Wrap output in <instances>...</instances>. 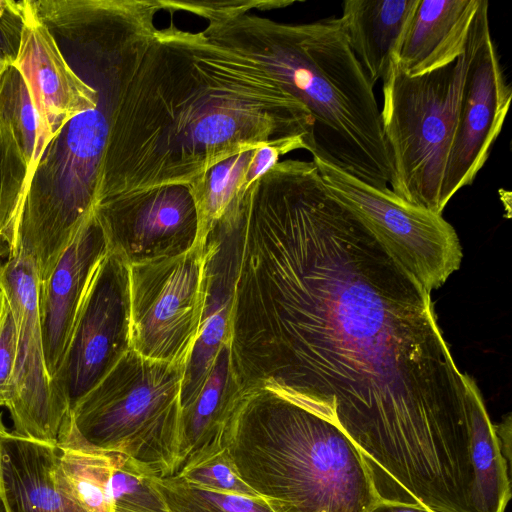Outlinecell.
Segmentation results:
<instances>
[{
  "label": "cell",
  "mask_w": 512,
  "mask_h": 512,
  "mask_svg": "<svg viewBox=\"0 0 512 512\" xmlns=\"http://www.w3.org/2000/svg\"><path fill=\"white\" fill-rule=\"evenodd\" d=\"M255 149L219 162L187 185L199 223V242L205 239L237 192L246 190L244 177Z\"/></svg>",
  "instance_id": "20"
},
{
  "label": "cell",
  "mask_w": 512,
  "mask_h": 512,
  "mask_svg": "<svg viewBox=\"0 0 512 512\" xmlns=\"http://www.w3.org/2000/svg\"><path fill=\"white\" fill-rule=\"evenodd\" d=\"M30 177L16 140L0 122V258H9L15 252L19 220Z\"/></svg>",
  "instance_id": "22"
},
{
  "label": "cell",
  "mask_w": 512,
  "mask_h": 512,
  "mask_svg": "<svg viewBox=\"0 0 512 512\" xmlns=\"http://www.w3.org/2000/svg\"><path fill=\"white\" fill-rule=\"evenodd\" d=\"M131 348L186 364L204 306V244L176 257L129 266Z\"/></svg>",
  "instance_id": "8"
},
{
  "label": "cell",
  "mask_w": 512,
  "mask_h": 512,
  "mask_svg": "<svg viewBox=\"0 0 512 512\" xmlns=\"http://www.w3.org/2000/svg\"><path fill=\"white\" fill-rule=\"evenodd\" d=\"M184 369L129 350L72 410L58 446L115 452L156 477L175 475Z\"/></svg>",
  "instance_id": "5"
},
{
  "label": "cell",
  "mask_w": 512,
  "mask_h": 512,
  "mask_svg": "<svg viewBox=\"0 0 512 512\" xmlns=\"http://www.w3.org/2000/svg\"><path fill=\"white\" fill-rule=\"evenodd\" d=\"M58 447L64 477L85 512H111L113 452Z\"/></svg>",
  "instance_id": "23"
},
{
  "label": "cell",
  "mask_w": 512,
  "mask_h": 512,
  "mask_svg": "<svg viewBox=\"0 0 512 512\" xmlns=\"http://www.w3.org/2000/svg\"><path fill=\"white\" fill-rule=\"evenodd\" d=\"M225 440L240 478L274 512H369L381 501L353 441L272 389L240 393Z\"/></svg>",
  "instance_id": "4"
},
{
  "label": "cell",
  "mask_w": 512,
  "mask_h": 512,
  "mask_svg": "<svg viewBox=\"0 0 512 512\" xmlns=\"http://www.w3.org/2000/svg\"><path fill=\"white\" fill-rule=\"evenodd\" d=\"M225 343L196 397L181 408L179 460L175 475L216 455L226 446V430L241 393Z\"/></svg>",
  "instance_id": "18"
},
{
  "label": "cell",
  "mask_w": 512,
  "mask_h": 512,
  "mask_svg": "<svg viewBox=\"0 0 512 512\" xmlns=\"http://www.w3.org/2000/svg\"><path fill=\"white\" fill-rule=\"evenodd\" d=\"M312 161L329 193L430 292L459 269L460 241L442 213L409 203L390 188L377 189L334 165Z\"/></svg>",
  "instance_id": "7"
},
{
  "label": "cell",
  "mask_w": 512,
  "mask_h": 512,
  "mask_svg": "<svg viewBox=\"0 0 512 512\" xmlns=\"http://www.w3.org/2000/svg\"><path fill=\"white\" fill-rule=\"evenodd\" d=\"M512 99L490 30L471 62L440 192L443 211L475 180L502 130Z\"/></svg>",
  "instance_id": "12"
},
{
  "label": "cell",
  "mask_w": 512,
  "mask_h": 512,
  "mask_svg": "<svg viewBox=\"0 0 512 512\" xmlns=\"http://www.w3.org/2000/svg\"><path fill=\"white\" fill-rule=\"evenodd\" d=\"M175 476L203 489L221 493L259 497L257 493L240 478L226 448Z\"/></svg>",
  "instance_id": "26"
},
{
  "label": "cell",
  "mask_w": 512,
  "mask_h": 512,
  "mask_svg": "<svg viewBox=\"0 0 512 512\" xmlns=\"http://www.w3.org/2000/svg\"><path fill=\"white\" fill-rule=\"evenodd\" d=\"M232 368L336 424L376 490L427 496L472 468L473 410L430 291L327 190L279 161L231 201Z\"/></svg>",
  "instance_id": "1"
},
{
  "label": "cell",
  "mask_w": 512,
  "mask_h": 512,
  "mask_svg": "<svg viewBox=\"0 0 512 512\" xmlns=\"http://www.w3.org/2000/svg\"><path fill=\"white\" fill-rule=\"evenodd\" d=\"M0 122L11 131L32 175L48 142L27 85L13 65L0 78Z\"/></svg>",
  "instance_id": "21"
},
{
  "label": "cell",
  "mask_w": 512,
  "mask_h": 512,
  "mask_svg": "<svg viewBox=\"0 0 512 512\" xmlns=\"http://www.w3.org/2000/svg\"><path fill=\"white\" fill-rule=\"evenodd\" d=\"M489 3L482 0L464 53L452 64L409 76L392 62L383 80V133L391 152L403 200L442 213L440 192L464 84L485 34Z\"/></svg>",
  "instance_id": "6"
},
{
  "label": "cell",
  "mask_w": 512,
  "mask_h": 512,
  "mask_svg": "<svg viewBox=\"0 0 512 512\" xmlns=\"http://www.w3.org/2000/svg\"><path fill=\"white\" fill-rule=\"evenodd\" d=\"M25 20V0H0V59L13 65L17 59Z\"/></svg>",
  "instance_id": "28"
},
{
  "label": "cell",
  "mask_w": 512,
  "mask_h": 512,
  "mask_svg": "<svg viewBox=\"0 0 512 512\" xmlns=\"http://www.w3.org/2000/svg\"><path fill=\"white\" fill-rule=\"evenodd\" d=\"M7 430L2 422V418H1V414H0V457H1V445H2V441H3V438L4 436L7 434Z\"/></svg>",
  "instance_id": "31"
},
{
  "label": "cell",
  "mask_w": 512,
  "mask_h": 512,
  "mask_svg": "<svg viewBox=\"0 0 512 512\" xmlns=\"http://www.w3.org/2000/svg\"><path fill=\"white\" fill-rule=\"evenodd\" d=\"M419 0H346L340 21L349 46L374 85L393 62Z\"/></svg>",
  "instance_id": "19"
},
{
  "label": "cell",
  "mask_w": 512,
  "mask_h": 512,
  "mask_svg": "<svg viewBox=\"0 0 512 512\" xmlns=\"http://www.w3.org/2000/svg\"><path fill=\"white\" fill-rule=\"evenodd\" d=\"M503 458L510 466L511 463V415L507 414L502 422L493 424Z\"/></svg>",
  "instance_id": "29"
},
{
  "label": "cell",
  "mask_w": 512,
  "mask_h": 512,
  "mask_svg": "<svg viewBox=\"0 0 512 512\" xmlns=\"http://www.w3.org/2000/svg\"><path fill=\"white\" fill-rule=\"evenodd\" d=\"M129 265L109 251L90 284L62 363L51 379L71 414L131 350Z\"/></svg>",
  "instance_id": "10"
},
{
  "label": "cell",
  "mask_w": 512,
  "mask_h": 512,
  "mask_svg": "<svg viewBox=\"0 0 512 512\" xmlns=\"http://www.w3.org/2000/svg\"><path fill=\"white\" fill-rule=\"evenodd\" d=\"M312 132L306 107L255 61L202 31L156 29L113 113L99 204L187 186L236 154L296 137L309 151Z\"/></svg>",
  "instance_id": "2"
},
{
  "label": "cell",
  "mask_w": 512,
  "mask_h": 512,
  "mask_svg": "<svg viewBox=\"0 0 512 512\" xmlns=\"http://www.w3.org/2000/svg\"><path fill=\"white\" fill-rule=\"evenodd\" d=\"M95 217L109 251L129 266L176 257L201 244L187 186H161L107 199L96 207Z\"/></svg>",
  "instance_id": "11"
},
{
  "label": "cell",
  "mask_w": 512,
  "mask_h": 512,
  "mask_svg": "<svg viewBox=\"0 0 512 512\" xmlns=\"http://www.w3.org/2000/svg\"><path fill=\"white\" fill-rule=\"evenodd\" d=\"M13 66L27 85L48 144L72 118L98 107L99 92L68 64L30 0H25L24 27Z\"/></svg>",
  "instance_id": "13"
},
{
  "label": "cell",
  "mask_w": 512,
  "mask_h": 512,
  "mask_svg": "<svg viewBox=\"0 0 512 512\" xmlns=\"http://www.w3.org/2000/svg\"><path fill=\"white\" fill-rule=\"evenodd\" d=\"M10 66V64L6 63L5 61L0 59V78L6 71V69Z\"/></svg>",
  "instance_id": "32"
},
{
  "label": "cell",
  "mask_w": 512,
  "mask_h": 512,
  "mask_svg": "<svg viewBox=\"0 0 512 512\" xmlns=\"http://www.w3.org/2000/svg\"><path fill=\"white\" fill-rule=\"evenodd\" d=\"M154 477L132 459L113 452L111 512H172Z\"/></svg>",
  "instance_id": "24"
},
{
  "label": "cell",
  "mask_w": 512,
  "mask_h": 512,
  "mask_svg": "<svg viewBox=\"0 0 512 512\" xmlns=\"http://www.w3.org/2000/svg\"><path fill=\"white\" fill-rule=\"evenodd\" d=\"M17 347V327L6 296L0 291V407H6Z\"/></svg>",
  "instance_id": "27"
},
{
  "label": "cell",
  "mask_w": 512,
  "mask_h": 512,
  "mask_svg": "<svg viewBox=\"0 0 512 512\" xmlns=\"http://www.w3.org/2000/svg\"><path fill=\"white\" fill-rule=\"evenodd\" d=\"M369 512H430L419 506L395 503L388 501H379Z\"/></svg>",
  "instance_id": "30"
},
{
  "label": "cell",
  "mask_w": 512,
  "mask_h": 512,
  "mask_svg": "<svg viewBox=\"0 0 512 512\" xmlns=\"http://www.w3.org/2000/svg\"><path fill=\"white\" fill-rule=\"evenodd\" d=\"M233 288V243L225 226L217 222L204 242V306L199 333L185 364L181 408L199 393L221 347L230 342Z\"/></svg>",
  "instance_id": "16"
},
{
  "label": "cell",
  "mask_w": 512,
  "mask_h": 512,
  "mask_svg": "<svg viewBox=\"0 0 512 512\" xmlns=\"http://www.w3.org/2000/svg\"><path fill=\"white\" fill-rule=\"evenodd\" d=\"M108 253L106 237L94 214L61 254L49 278L39 285L40 327L51 379L62 363L94 275Z\"/></svg>",
  "instance_id": "14"
},
{
  "label": "cell",
  "mask_w": 512,
  "mask_h": 512,
  "mask_svg": "<svg viewBox=\"0 0 512 512\" xmlns=\"http://www.w3.org/2000/svg\"><path fill=\"white\" fill-rule=\"evenodd\" d=\"M154 481L172 512H274L261 497L203 489L175 475Z\"/></svg>",
  "instance_id": "25"
},
{
  "label": "cell",
  "mask_w": 512,
  "mask_h": 512,
  "mask_svg": "<svg viewBox=\"0 0 512 512\" xmlns=\"http://www.w3.org/2000/svg\"><path fill=\"white\" fill-rule=\"evenodd\" d=\"M0 498L6 512H85L64 477L58 445L9 432L1 445Z\"/></svg>",
  "instance_id": "15"
},
{
  "label": "cell",
  "mask_w": 512,
  "mask_h": 512,
  "mask_svg": "<svg viewBox=\"0 0 512 512\" xmlns=\"http://www.w3.org/2000/svg\"><path fill=\"white\" fill-rule=\"evenodd\" d=\"M257 0L213 2L201 17L213 43L259 64L308 110L309 152L380 190L397 178L381 113L340 18L281 23L250 13Z\"/></svg>",
  "instance_id": "3"
},
{
  "label": "cell",
  "mask_w": 512,
  "mask_h": 512,
  "mask_svg": "<svg viewBox=\"0 0 512 512\" xmlns=\"http://www.w3.org/2000/svg\"><path fill=\"white\" fill-rule=\"evenodd\" d=\"M0 512H6L1 498H0Z\"/></svg>",
  "instance_id": "33"
},
{
  "label": "cell",
  "mask_w": 512,
  "mask_h": 512,
  "mask_svg": "<svg viewBox=\"0 0 512 512\" xmlns=\"http://www.w3.org/2000/svg\"><path fill=\"white\" fill-rule=\"evenodd\" d=\"M482 0H419L393 56L409 76L456 61L465 51Z\"/></svg>",
  "instance_id": "17"
},
{
  "label": "cell",
  "mask_w": 512,
  "mask_h": 512,
  "mask_svg": "<svg viewBox=\"0 0 512 512\" xmlns=\"http://www.w3.org/2000/svg\"><path fill=\"white\" fill-rule=\"evenodd\" d=\"M39 281L34 265L21 254L0 264V291L17 327V347L6 408L14 434L58 445L70 412L55 393L48 374L38 309Z\"/></svg>",
  "instance_id": "9"
}]
</instances>
